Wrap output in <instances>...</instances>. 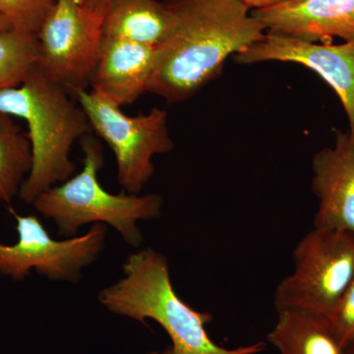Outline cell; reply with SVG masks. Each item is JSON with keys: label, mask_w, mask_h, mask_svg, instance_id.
Masks as SVG:
<instances>
[{"label": "cell", "mask_w": 354, "mask_h": 354, "mask_svg": "<svg viewBox=\"0 0 354 354\" xmlns=\"http://www.w3.org/2000/svg\"><path fill=\"white\" fill-rule=\"evenodd\" d=\"M176 23L158 48L148 92L169 102L189 99L220 74L230 55L245 50L267 32L239 0H169Z\"/></svg>", "instance_id": "6da1fadb"}, {"label": "cell", "mask_w": 354, "mask_h": 354, "mask_svg": "<svg viewBox=\"0 0 354 354\" xmlns=\"http://www.w3.org/2000/svg\"><path fill=\"white\" fill-rule=\"evenodd\" d=\"M124 277L100 292L99 301L116 315L143 324L157 322L171 339L176 354H258L265 342L227 348L212 341L206 326L213 316L196 311L176 295L169 263L162 253L145 248L123 265Z\"/></svg>", "instance_id": "7a4b0ae2"}, {"label": "cell", "mask_w": 354, "mask_h": 354, "mask_svg": "<svg viewBox=\"0 0 354 354\" xmlns=\"http://www.w3.org/2000/svg\"><path fill=\"white\" fill-rule=\"evenodd\" d=\"M0 113L27 123L32 165L21 187L22 201L32 204L44 191L73 176L72 146L90 131L91 125L64 87L36 67L18 87L0 91Z\"/></svg>", "instance_id": "3957f363"}, {"label": "cell", "mask_w": 354, "mask_h": 354, "mask_svg": "<svg viewBox=\"0 0 354 354\" xmlns=\"http://www.w3.org/2000/svg\"><path fill=\"white\" fill-rule=\"evenodd\" d=\"M83 169L62 185L44 191L32 205L38 213L57 225L60 235L74 237L87 223H106L120 232L133 247L141 245L142 234L137 223L157 218L162 198L158 194H113L100 184L97 174L104 165L101 143L87 135L81 140Z\"/></svg>", "instance_id": "277c9868"}, {"label": "cell", "mask_w": 354, "mask_h": 354, "mask_svg": "<svg viewBox=\"0 0 354 354\" xmlns=\"http://www.w3.org/2000/svg\"><path fill=\"white\" fill-rule=\"evenodd\" d=\"M295 271L277 286V312L297 310L329 318L354 278V235L314 227L292 253Z\"/></svg>", "instance_id": "5b68a950"}, {"label": "cell", "mask_w": 354, "mask_h": 354, "mask_svg": "<svg viewBox=\"0 0 354 354\" xmlns=\"http://www.w3.org/2000/svg\"><path fill=\"white\" fill-rule=\"evenodd\" d=\"M72 95L91 127L113 150L118 183L128 194L138 195L155 172L153 158L174 150L167 111L153 109L150 113L129 116L93 91Z\"/></svg>", "instance_id": "8992f818"}, {"label": "cell", "mask_w": 354, "mask_h": 354, "mask_svg": "<svg viewBox=\"0 0 354 354\" xmlns=\"http://www.w3.org/2000/svg\"><path fill=\"white\" fill-rule=\"evenodd\" d=\"M104 19L79 0H55L38 35L37 67L70 95L87 90L99 59Z\"/></svg>", "instance_id": "52a82bcc"}, {"label": "cell", "mask_w": 354, "mask_h": 354, "mask_svg": "<svg viewBox=\"0 0 354 354\" xmlns=\"http://www.w3.org/2000/svg\"><path fill=\"white\" fill-rule=\"evenodd\" d=\"M15 216L18 241L13 245L0 242V274L22 281L35 269L50 281L76 283L83 268L92 264L106 241V227L95 223L87 234L55 241L36 216Z\"/></svg>", "instance_id": "ba28073f"}, {"label": "cell", "mask_w": 354, "mask_h": 354, "mask_svg": "<svg viewBox=\"0 0 354 354\" xmlns=\"http://www.w3.org/2000/svg\"><path fill=\"white\" fill-rule=\"evenodd\" d=\"M234 60L239 64L293 62L313 70L339 97L354 139V41L310 43L267 32L257 43L234 55Z\"/></svg>", "instance_id": "9c48e42d"}, {"label": "cell", "mask_w": 354, "mask_h": 354, "mask_svg": "<svg viewBox=\"0 0 354 354\" xmlns=\"http://www.w3.org/2000/svg\"><path fill=\"white\" fill-rule=\"evenodd\" d=\"M335 136V145L312 160V190L319 200L314 227L354 235V139L342 130Z\"/></svg>", "instance_id": "30bf717a"}, {"label": "cell", "mask_w": 354, "mask_h": 354, "mask_svg": "<svg viewBox=\"0 0 354 354\" xmlns=\"http://www.w3.org/2000/svg\"><path fill=\"white\" fill-rule=\"evenodd\" d=\"M251 14L279 36L319 44L354 41V0H290Z\"/></svg>", "instance_id": "8fae6325"}, {"label": "cell", "mask_w": 354, "mask_h": 354, "mask_svg": "<svg viewBox=\"0 0 354 354\" xmlns=\"http://www.w3.org/2000/svg\"><path fill=\"white\" fill-rule=\"evenodd\" d=\"M158 53V48L104 37L91 79L93 92L120 108L133 104L148 92Z\"/></svg>", "instance_id": "7c38bea8"}, {"label": "cell", "mask_w": 354, "mask_h": 354, "mask_svg": "<svg viewBox=\"0 0 354 354\" xmlns=\"http://www.w3.org/2000/svg\"><path fill=\"white\" fill-rule=\"evenodd\" d=\"M176 23V14L169 2L111 0L102 32L104 37L160 48L171 36Z\"/></svg>", "instance_id": "4fadbf2b"}, {"label": "cell", "mask_w": 354, "mask_h": 354, "mask_svg": "<svg viewBox=\"0 0 354 354\" xmlns=\"http://www.w3.org/2000/svg\"><path fill=\"white\" fill-rule=\"evenodd\" d=\"M267 339L279 354H344V346L325 316L283 310Z\"/></svg>", "instance_id": "5bb4252c"}, {"label": "cell", "mask_w": 354, "mask_h": 354, "mask_svg": "<svg viewBox=\"0 0 354 354\" xmlns=\"http://www.w3.org/2000/svg\"><path fill=\"white\" fill-rule=\"evenodd\" d=\"M32 165L27 133L16 124L12 116L0 113V205H10L19 195Z\"/></svg>", "instance_id": "9a60e30c"}, {"label": "cell", "mask_w": 354, "mask_h": 354, "mask_svg": "<svg viewBox=\"0 0 354 354\" xmlns=\"http://www.w3.org/2000/svg\"><path fill=\"white\" fill-rule=\"evenodd\" d=\"M39 53L37 35L13 29L0 31V91L24 82L38 65Z\"/></svg>", "instance_id": "2e32d148"}, {"label": "cell", "mask_w": 354, "mask_h": 354, "mask_svg": "<svg viewBox=\"0 0 354 354\" xmlns=\"http://www.w3.org/2000/svg\"><path fill=\"white\" fill-rule=\"evenodd\" d=\"M55 0H0V15L13 30L38 35Z\"/></svg>", "instance_id": "e0dca14e"}, {"label": "cell", "mask_w": 354, "mask_h": 354, "mask_svg": "<svg viewBox=\"0 0 354 354\" xmlns=\"http://www.w3.org/2000/svg\"><path fill=\"white\" fill-rule=\"evenodd\" d=\"M328 319L346 349L354 341V278Z\"/></svg>", "instance_id": "ac0fdd59"}, {"label": "cell", "mask_w": 354, "mask_h": 354, "mask_svg": "<svg viewBox=\"0 0 354 354\" xmlns=\"http://www.w3.org/2000/svg\"><path fill=\"white\" fill-rule=\"evenodd\" d=\"M79 2L84 8L104 19L111 0H79Z\"/></svg>", "instance_id": "d6986e66"}, {"label": "cell", "mask_w": 354, "mask_h": 354, "mask_svg": "<svg viewBox=\"0 0 354 354\" xmlns=\"http://www.w3.org/2000/svg\"><path fill=\"white\" fill-rule=\"evenodd\" d=\"M244 6L248 7L252 10H258V9L269 8V7L279 6V4L285 3L290 0H239Z\"/></svg>", "instance_id": "ffe728a7"}, {"label": "cell", "mask_w": 354, "mask_h": 354, "mask_svg": "<svg viewBox=\"0 0 354 354\" xmlns=\"http://www.w3.org/2000/svg\"><path fill=\"white\" fill-rule=\"evenodd\" d=\"M12 26L6 19L3 16L0 15V31H6V30H12Z\"/></svg>", "instance_id": "44dd1931"}, {"label": "cell", "mask_w": 354, "mask_h": 354, "mask_svg": "<svg viewBox=\"0 0 354 354\" xmlns=\"http://www.w3.org/2000/svg\"><path fill=\"white\" fill-rule=\"evenodd\" d=\"M147 354H176V353H174V348H172V346H167V348H165L162 351H152V353Z\"/></svg>", "instance_id": "7402d4cb"}, {"label": "cell", "mask_w": 354, "mask_h": 354, "mask_svg": "<svg viewBox=\"0 0 354 354\" xmlns=\"http://www.w3.org/2000/svg\"><path fill=\"white\" fill-rule=\"evenodd\" d=\"M346 354H354V341L349 344L348 346H346V351H344Z\"/></svg>", "instance_id": "603a6c76"}, {"label": "cell", "mask_w": 354, "mask_h": 354, "mask_svg": "<svg viewBox=\"0 0 354 354\" xmlns=\"http://www.w3.org/2000/svg\"><path fill=\"white\" fill-rule=\"evenodd\" d=\"M344 354H346V353H344Z\"/></svg>", "instance_id": "cb8c5ba5"}]
</instances>
